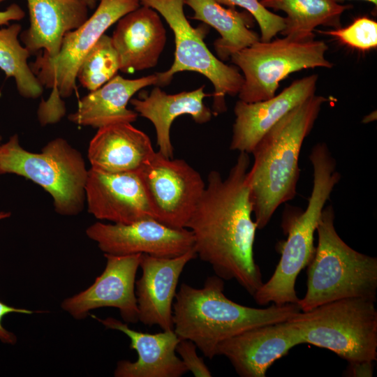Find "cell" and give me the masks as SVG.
Returning <instances> with one entry per match:
<instances>
[{
    "instance_id": "obj_1",
    "label": "cell",
    "mask_w": 377,
    "mask_h": 377,
    "mask_svg": "<svg viewBox=\"0 0 377 377\" xmlns=\"http://www.w3.org/2000/svg\"><path fill=\"white\" fill-rule=\"evenodd\" d=\"M249 154L239 152L225 179L217 170L209 172L186 228L193 235L197 257L209 264L215 275L235 279L253 296L263 282L253 258L257 226L247 180Z\"/></svg>"
},
{
    "instance_id": "obj_2",
    "label": "cell",
    "mask_w": 377,
    "mask_h": 377,
    "mask_svg": "<svg viewBox=\"0 0 377 377\" xmlns=\"http://www.w3.org/2000/svg\"><path fill=\"white\" fill-rule=\"evenodd\" d=\"M327 101L314 94L300 103L261 138L251 153L253 163L247 180L257 229H263L276 209L295 198L302 144Z\"/></svg>"
},
{
    "instance_id": "obj_3",
    "label": "cell",
    "mask_w": 377,
    "mask_h": 377,
    "mask_svg": "<svg viewBox=\"0 0 377 377\" xmlns=\"http://www.w3.org/2000/svg\"><path fill=\"white\" fill-rule=\"evenodd\" d=\"M300 311L298 304H272L267 308L237 304L224 294V280L214 275L200 288L180 285L172 305V321L179 339L191 340L212 360L222 341L256 327L286 321Z\"/></svg>"
},
{
    "instance_id": "obj_4",
    "label": "cell",
    "mask_w": 377,
    "mask_h": 377,
    "mask_svg": "<svg viewBox=\"0 0 377 377\" xmlns=\"http://www.w3.org/2000/svg\"><path fill=\"white\" fill-rule=\"evenodd\" d=\"M334 219L333 207H324L316 228L318 245L306 271V292L297 302L302 311L349 297L376 301L377 258L346 244L335 229Z\"/></svg>"
},
{
    "instance_id": "obj_5",
    "label": "cell",
    "mask_w": 377,
    "mask_h": 377,
    "mask_svg": "<svg viewBox=\"0 0 377 377\" xmlns=\"http://www.w3.org/2000/svg\"><path fill=\"white\" fill-rule=\"evenodd\" d=\"M309 159L313 180L307 207L290 223L275 271L253 296L259 305L297 304L300 300L295 290L297 277L314 256V233L325 205L341 179L336 161L325 142L313 146Z\"/></svg>"
},
{
    "instance_id": "obj_6",
    "label": "cell",
    "mask_w": 377,
    "mask_h": 377,
    "mask_svg": "<svg viewBox=\"0 0 377 377\" xmlns=\"http://www.w3.org/2000/svg\"><path fill=\"white\" fill-rule=\"evenodd\" d=\"M374 300L349 297L334 300L288 320L298 330L302 343L327 349L349 365L377 359V310Z\"/></svg>"
},
{
    "instance_id": "obj_7",
    "label": "cell",
    "mask_w": 377,
    "mask_h": 377,
    "mask_svg": "<svg viewBox=\"0 0 377 377\" xmlns=\"http://www.w3.org/2000/svg\"><path fill=\"white\" fill-rule=\"evenodd\" d=\"M15 174L31 180L53 199L55 211L75 216L84 209L88 170L82 154L65 139L57 138L40 152L24 149L17 134L0 145V175Z\"/></svg>"
},
{
    "instance_id": "obj_8",
    "label": "cell",
    "mask_w": 377,
    "mask_h": 377,
    "mask_svg": "<svg viewBox=\"0 0 377 377\" xmlns=\"http://www.w3.org/2000/svg\"><path fill=\"white\" fill-rule=\"evenodd\" d=\"M140 6V0H101L91 17L64 36L55 57L38 56L30 67L43 87L52 89L38 110L41 125L54 124L62 118L66 112L62 98L73 93L77 73L85 57L109 27Z\"/></svg>"
},
{
    "instance_id": "obj_9",
    "label": "cell",
    "mask_w": 377,
    "mask_h": 377,
    "mask_svg": "<svg viewBox=\"0 0 377 377\" xmlns=\"http://www.w3.org/2000/svg\"><path fill=\"white\" fill-rule=\"evenodd\" d=\"M327 45L314 39L295 40L288 37L260 40L230 57L243 73L239 100L254 103L273 97L279 82L289 74L306 68H330L325 57Z\"/></svg>"
},
{
    "instance_id": "obj_10",
    "label": "cell",
    "mask_w": 377,
    "mask_h": 377,
    "mask_svg": "<svg viewBox=\"0 0 377 377\" xmlns=\"http://www.w3.org/2000/svg\"><path fill=\"white\" fill-rule=\"evenodd\" d=\"M141 5L149 6L167 22L175 36V59L171 67L157 73V85L170 82L173 75L181 71H194L206 77L213 84V113L226 110L225 97L235 96L240 91L244 77L238 69L224 64L215 57L204 42L205 27L194 28L184 11V0H140Z\"/></svg>"
},
{
    "instance_id": "obj_11",
    "label": "cell",
    "mask_w": 377,
    "mask_h": 377,
    "mask_svg": "<svg viewBox=\"0 0 377 377\" xmlns=\"http://www.w3.org/2000/svg\"><path fill=\"white\" fill-rule=\"evenodd\" d=\"M153 217L173 228H186L206 184L201 175L184 159L156 151L138 172Z\"/></svg>"
},
{
    "instance_id": "obj_12",
    "label": "cell",
    "mask_w": 377,
    "mask_h": 377,
    "mask_svg": "<svg viewBox=\"0 0 377 377\" xmlns=\"http://www.w3.org/2000/svg\"><path fill=\"white\" fill-rule=\"evenodd\" d=\"M86 234L104 254L114 256L173 258L194 248L190 230L170 228L153 218L128 224L96 222L87 228Z\"/></svg>"
},
{
    "instance_id": "obj_13",
    "label": "cell",
    "mask_w": 377,
    "mask_h": 377,
    "mask_svg": "<svg viewBox=\"0 0 377 377\" xmlns=\"http://www.w3.org/2000/svg\"><path fill=\"white\" fill-rule=\"evenodd\" d=\"M106 266L87 289L65 299L61 308L74 318L84 319L91 310L114 307L125 323L138 322L135 293V276L142 253L128 256L104 254Z\"/></svg>"
},
{
    "instance_id": "obj_14",
    "label": "cell",
    "mask_w": 377,
    "mask_h": 377,
    "mask_svg": "<svg viewBox=\"0 0 377 377\" xmlns=\"http://www.w3.org/2000/svg\"><path fill=\"white\" fill-rule=\"evenodd\" d=\"M302 343L288 320L244 331L221 343L216 355L225 356L242 377H265L267 369L293 347Z\"/></svg>"
},
{
    "instance_id": "obj_15",
    "label": "cell",
    "mask_w": 377,
    "mask_h": 377,
    "mask_svg": "<svg viewBox=\"0 0 377 377\" xmlns=\"http://www.w3.org/2000/svg\"><path fill=\"white\" fill-rule=\"evenodd\" d=\"M196 257L194 248L173 258L142 254V275L135 283L138 321L163 330H174L172 305L179 279L185 266Z\"/></svg>"
},
{
    "instance_id": "obj_16",
    "label": "cell",
    "mask_w": 377,
    "mask_h": 377,
    "mask_svg": "<svg viewBox=\"0 0 377 377\" xmlns=\"http://www.w3.org/2000/svg\"><path fill=\"white\" fill-rule=\"evenodd\" d=\"M85 202L89 213L99 220L128 224L154 219L138 172L108 173L90 168Z\"/></svg>"
},
{
    "instance_id": "obj_17",
    "label": "cell",
    "mask_w": 377,
    "mask_h": 377,
    "mask_svg": "<svg viewBox=\"0 0 377 377\" xmlns=\"http://www.w3.org/2000/svg\"><path fill=\"white\" fill-rule=\"evenodd\" d=\"M317 74L294 80L279 94L264 101L246 103L239 100L230 149L251 154L261 138L295 107L315 94Z\"/></svg>"
},
{
    "instance_id": "obj_18",
    "label": "cell",
    "mask_w": 377,
    "mask_h": 377,
    "mask_svg": "<svg viewBox=\"0 0 377 377\" xmlns=\"http://www.w3.org/2000/svg\"><path fill=\"white\" fill-rule=\"evenodd\" d=\"M91 316L108 329L120 331L131 340L130 347L136 350L135 362L121 360L114 371L115 377H180L188 371L176 355L179 341L174 330L149 334L135 331L128 324L108 317Z\"/></svg>"
},
{
    "instance_id": "obj_19",
    "label": "cell",
    "mask_w": 377,
    "mask_h": 377,
    "mask_svg": "<svg viewBox=\"0 0 377 377\" xmlns=\"http://www.w3.org/2000/svg\"><path fill=\"white\" fill-rule=\"evenodd\" d=\"M111 38L125 73L154 67L167 39L159 13L144 5L121 17Z\"/></svg>"
},
{
    "instance_id": "obj_20",
    "label": "cell",
    "mask_w": 377,
    "mask_h": 377,
    "mask_svg": "<svg viewBox=\"0 0 377 377\" xmlns=\"http://www.w3.org/2000/svg\"><path fill=\"white\" fill-rule=\"evenodd\" d=\"M151 140L131 123L98 128L88 147L91 168L108 173L138 172L152 158Z\"/></svg>"
},
{
    "instance_id": "obj_21",
    "label": "cell",
    "mask_w": 377,
    "mask_h": 377,
    "mask_svg": "<svg viewBox=\"0 0 377 377\" xmlns=\"http://www.w3.org/2000/svg\"><path fill=\"white\" fill-rule=\"evenodd\" d=\"M29 27L20 40L31 54L43 49V55L55 57L64 36L88 19V6L80 0H27Z\"/></svg>"
},
{
    "instance_id": "obj_22",
    "label": "cell",
    "mask_w": 377,
    "mask_h": 377,
    "mask_svg": "<svg viewBox=\"0 0 377 377\" xmlns=\"http://www.w3.org/2000/svg\"><path fill=\"white\" fill-rule=\"evenodd\" d=\"M204 89L205 86H201L195 90L168 94L156 86L148 96L130 100L134 110L153 124L158 151L165 157L173 158L170 128L176 118L190 115L198 124L212 119L214 113L203 101L209 96Z\"/></svg>"
},
{
    "instance_id": "obj_23",
    "label": "cell",
    "mask_w": 377,
    "mask_h": 377,
    "mask_svg": "<svg viewBox=\"0 0 377 377\" xmlns=\"http://www.w3.org/2000/svg\"><path fill=\"white\" fill-rule=\"evenodd\" d=\"M156 73L136 79L115 75L98 89L90 91L79 102L77 110L68 115L71 122L84 126L133 123L138 114L127 108L133 96L144 87L157 85Z\"/></svg>"
},
{
    "instance_id": "obj_24",
    "label": "cell",
    "mask_w": 377,
    "mask_h": 377,
    "mask_svg": "<svg viewBox=\"0 0 377 377\" xmlns=\"http://www.w3.org/2000/svg\"><path fill=\"white\" fill-rule=\"evenodd\" d=\"M193 11L192 19L200 20L216 29L220 38L214 42L215 51L220 60H227L241 50L260 40L249 27L250 13L239 12L235 8H224L215 0H184Z\"/></svg>"
},
{
    "instance_id": "obj_25",
    "label": "cell",
    "mask_w": 377,
    "mask_h": 377,
    "mask_svg": "<svg viewBox=\"0 0 377 377\" xmlns=\"http://www.w3.org/2000/svg\"><path fill=\"white\" fill-rule=\"evenodd\" d=\"M266 8L286 13L281 34L295 40L314 39L313 31L320 25L340 28L341 16L350 6L337 0H259Z\"/></svg>"
},
{
    "instance_id": "obj_26",
    "label": "cell",
    "mask_w": 377,
    "mask_h": 377,
    "mask_svg": "<svg viewBox=\"0 0 377 377\" xmlns=\"http://www.w3.org/2000/svg\"><path fill=\"white\" fill-rule=\"evenodd\" d=\"M21 29L19 24L0 29V68L15 79L22 96L34 99L41 96L43 87L27 63L31 54L18 40Z\"/></svg>"
},
{
    "instance_id": "obj_27",
    "label": "cell",
    "mask_w": 377,
    "mask_h": 377,
    "mask_svg": "<svg viewBox=\"0 0 377 377\" xmlns=\"http://www.w3.org/2000/svg\"><path fill=\"white\" fill-rule=\"evenodd\" d=\"M119 59L111 36L103 34L79 67L77 79L90 91L103 86L117 75Z\"/></svg>"
},
{
    "instance_id": "obj_28",
    "label": "cell",
    "mask_w": 377,
    "mask_h": 377,
    "mask_svg": "<svg viewBox=\"0 0 377 377\" xmlns=\"http://www.w3.org/2000/svg\"><path fill=\"white\" fill-rule=\"evenodd\" d=\"M319 32L334 36L342 43L361 50L377 46V23L367 17L357 18L346 28Z\"/></svg>"
},
{
    "instance_id": "obj_29",
    "label": "cell",
    "mask_w": 377,
    "mask_h": 377,
    "mask_svg": "<svg viewBox=\"0 0 377 377\" xmlns=\"http://www.w3.org/2000/svg\"><path fill=\"white\" fill-rule=\"evenodd\" d=\"M228 7L244 8L258 22L260 29L261 41L271 40L285 27V17L276 15L264 7L259 0H215Z\"/></svg>"
},
{
    "instance_id": "obj_30",
    "label": "cell",
    "mask_w": 377,
    "mask_h": 377,
    "mask_svg": "<svg viewBox=\"0 0 377 377\" xmlns=\"http://www.w3.org/2000/svg\"><path fill=\"white\" fill-rule=\"evenodd\" d=\"M197 346L191 340L180 339L176 346L178 353L187 371L195 377H211L212 374L203 358L196 352Z\"/></svg>"
},
{
    "instance_id": "obj_31",
    "label": "cell",
    "mask_w": 377,
    "mask_h": 377,
    "mask_svg": "<svg viewBox=\"0 0 377 377\" xmlns=\"http://www.w3.org/2000/svg\"><path fill=\"white\" fill-rule=\"evenodd\" d=\"M10 216V212L0 211V220L8 218ZM11 313L31 314L33 311L25 309L10 306L0 301V341L4 343L13 345L17 341L16 336L13 332L7 330L2 325L3 318Z\"/></svg>"
},
{
    "instance_id": "obj_32",
    "label": "cell",
    "mask_w": 377,
    "mask_h": 377,
    "mask_svg": "<svg viewBox=\"0 0 377 377\" xmlns=\"http://www.w3.org/2000/svg\"><path fill=\"white\" fill-rule=\"evenodd\" d=\"M24 17V12L16 4H10L5 10L0 11V25H9L10 21L20 20Z\"/></svg>"
},
{
    "instance_id": "obj_33",
    "label": "cell",
    "mask_w": 377,
    "mask_h": 377,
    "mask_svg": "<svg viewBox=\"0 0 377 377\" xmlns=\"http://www.w3.org/2000/svg\"><path fill=\"white\" fill-rule=\"evenodd\" d=\"M350 374L353 376H372L374 363L365 362L349 365Z\"/></svg>"
},
{
    "instance_id": "obj_34",
    "label": "cell",
    "mask_w": 377,
    "mask_h": 377,
    "mask_svg": "<svg viewBox=\"0 0 377 377\" xmlns=\"http://www.w3.org/2000/svg\"><path fill=\"white\" fill-rule=\"evenodd\" d=\"M84 2L89 8H94L96 6L97 3H99L101 0H80Z\"/></svg>"
},
{
    "instance_id": "obj_35",
    "label": "cell",
    "mask_w": 377,
    "mask_h": 377,
    "mask_svg": "<svg viewBox=\"0 0 377 377\" xmlns=\"http://www.w3.org/2000/svg\"><path fill=\"white\" fill-rule=\"evenodd\" d=\"M337 1H343V0H337ZM364 1H367L371 2L375 5L377 4V0H364Z\"/></svg>"
},
{
    "instance_id": "obj_36",
    "label": "cell",
    "mask_w": 377,
    "mask_h": 377,
    "mask_svg": "<svg viewBox=\"0 0 377 377\" xmlns=\"http://www.w3.org/2000/svg\"><path fill=\"white\" fill-rule=\"evenodd\" d=\"M4 1H6V0H0V3L3 2Z\"/></svg>"
},
{
    "instance_id": "obj_37",
    "label": "cell",
    "mask_w": 377,
    "mask_h": 377,
    "mask_svg": "<svg viewBox=\"0 0 377 377\" xmlns=\"http://www.w3.org/2000/svg\"><path fill=\"white\" fill-rule=\"evenodd\" d=\"M1 140H2V138H1V136L0 135V145H1Z\"/></svg>"
}]
</instances>
